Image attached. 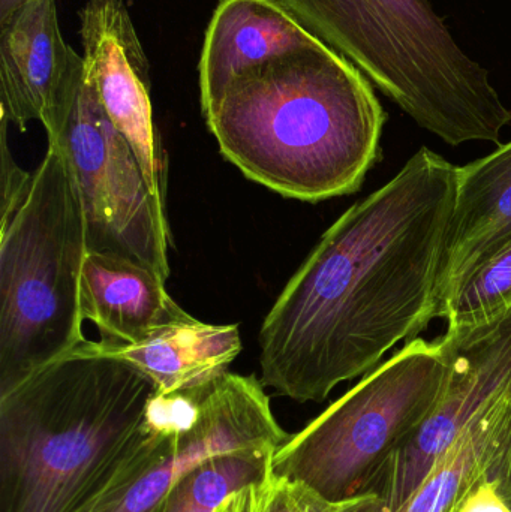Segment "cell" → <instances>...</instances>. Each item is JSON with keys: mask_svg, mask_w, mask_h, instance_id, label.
<instances>
[{"mask_svg": "<svg viewBox=\"0 0 511 512\" xmlns=\"http://www.w3.org/2000/svg\"><path fill=\"white\" fill-rule=\"evenodd\" d=\"M456 179L422 147L323 234L261 325L264 387L324 402L428 327Z\"/></svg>", "mask_w": 511, "mask_h": 512, "instance_id": "obj_1", "label": "cell"}, {"mask_svg": "<svg viewBox=\"0 0 511 512\" xmlns=\"http://www.w3.org/2000/svg\"><path fill=\"white\" fill-rule=\"evenodd\" d=\"M180 430L149 376L87 340L0 393V512H99Z\"/></svg>", "mask_w": 511, "mask_h": 512, "instance_id": "obj_2", "label": "cell"}, {"mask_svg": "<svg viewBox=\"0 0 511 512\" xmlns=\"http://www.w3.org/2000/svg\"><path fill=\"white\" fill-rule=\"evenodd\" d=\"M204 117L249 180L305 203L360 191L387 120L371 81L320 39L231 81Z\"/></svg>", "mask_w": 511, "mask_h": 512, "instance_id": "obj_3", "label": "cell"}, {"mask_svg": "<svg viewBox=\"0 0 511 512\" xmlns=\"http://www.w3.org/2000/svg\"><path fill=\"white\" fill-rule=\"evenodd\" d=\"M420 128L450 146L500 144L511 110L429 0H281Z\"/></svg>", "mask_w": 511, "mask_h": 512, "instance_id": "obj_4", "label": "cell"}, {"mask_svg": "<svg viewBox=\"0 0 511 512\" xmlns=\"http://www.w3.org/2000/svg\"><path fill=\"white\" fill-rule=\"evenodd\" d=\"M0 393L87 342L80 306L87 225L54 143L14 215L0 222Z\"/></svg>", "mask_w": 511, "mask_h": 512, "instance_id": "obj_5", "label": "cell"}, {"mask_svg": "<svg viewBox=\"0 0 511 512\" xmlns=\"http://www.w3.org/2000/svg\"><path fill=\"white\" fill-rule=\"evenodd\" d=\"M446 381L447 361L437 340H408L290 435L273 454L272 471L330 502L356 498L378 466L431 414Z\"/></svg>", "mask_w": 511, "mask_h": 512, "instance_id": "obj_6", "label": "cell"}, {"mask_svg": "<svg viewBox=\"0 0 511 512\" xmlns=\"http://www.w3.org/2000/svg\"><path fill=\"white\" fill-rule=\"evenodd\" d=\"M45 132L71 165L86 215L87 249L135 259L167 282L171 240L164 201L150 191L84 66Z\"/></svg>", "mask_w": 511, "mask_h": 512, "instance_id": "obj_7", "label": "cell"}, {"mask_svg": "<svg viewBox=\"0 0 511 512\" xmlns=\"http://www.w3.org/2000/svg\"><path fill=\"white\" fill-rule=\"evenodd\" d=\"M447 381L426 420L369 478L362 493L335 502L336 512H398L458 436L511 394V307L482 324L447 327L437 337Z\"/></svg>", "mask_w": 511, "mask_h": 512, "instance_id": "obj_8", "label": "cell"}, {"mask_svg": "<svg viewBox=\"0 0 511 512\" xmlns=\"http://www.w3.org/2000/svg\"><path fill=\"white\" fill-rule=\"evenodd\" d=\"M288 438L261 379L225 372L198 388L194 418L168 450L99 512H164L173 487L204 460L242 451H278Z\"/></svg>", "mask_w": 511, "mask_h": 512, "instance_id": "obj_9", "label": "cell"}, {"mask_svg": "<svg viewBox=\"0 0 511 512\" xmlns=\"http://www.w3.org/2000/svg\"><path fill=\"white\" fill-rule=\"evenodd\" d=\"M80 21L87 77L108 119L131 146L150 191L164 201L149 60L131 15L122 0H89Z\"/></svg>", "mask_w": 511, "mask_h": 512, "instance_id": "obj_10", "label": "cell"}, {"mask_svg": "<svg viewBox=\"0 0 511 512\" xmlns=\"http://www.w3.org/2000/svg\"><path fill=\"white\" fill-rule=\"evenodd\" d=\"M83 56L66 44L56 0H30L0 21V113L20 132L53 125Z\"/></svg>", "mask_w": 511, "mask_h": 512, "instance_id": "obj_11", "label": "cell"}, {"mask_svg": "<svg viewBox=\"0 0 511 512\" xmlns=\"http://www.w3.org/2000/svg\"><path fill=\"white\" fill-rule=\"evenodd\" d=\"M511 248V141L458 167L455 201L438 265L432 319L465 280Z\"/></svg>", "mask_w": 511, "mask_h": 512, "instance_id": "obj_12", "label": "cell"}, {"mask_svg": "<svg viewBox=\"0 0 511 512\" xmlns=\"http://www.w3.org/2000/svg\"><path fill=\"white\" fill-rule=\"evenodd\" d=\"M398 512H511V394L458 436Z\"/></svg>", "mask_w": 511, "mask_h": 512, "instance_id": "obj_13", "label": "cell"}, {"mask_svg": "<svg viewBox=\"0 0 511 512\" xmlns=\"http://www.w3.org/2000/svg\"><path fill=\"white\" fill-rule=\"evenodd\" d=\"M315 41L317 36L281 0H221L207 27L198 65L203 114L240 75Z\"/></svg>", "mask_w": 511, "mask_h": 512, "instance_id": "obj_14", "label": "cell"}, {"mask_svg": "<svg viewBox=\"0 0 511 512\" xmlns=\"http://www.w3.org/2000/svg\"><path fill=\"white\" fill-rule=\"evenodd\" d=\"M81 316L93 322L105 345H132L185 310L170 297L165 280L135 259L87 252L80 286Z\"/></svg>", "mask_w": 511, "mask_h": 512, "instance_id": "obj_15", "label": "cell"}, {"mask_svg": "<svg viewBox=\"0 0 511 512\" xmlns=\"http://www.w3.org/2000/svg\"><path fill=\"white\" fill-rule=\"evenodd\" d=\"M152 379L162 396L186 393L228 372L242 352L239 325H215L185 313L132 345L96 343Z\"/></svg>", "mask_w": 511, "mask_h": 512, "instance_id": "obj_16", "label": "cell"}, {"mask_svg": "<svg viewBox=\"0 0 511 512\" xmlns=\"http://www.w3.org/2000/svg\"><path fill=\"white\" fill-rule=\"evenodd\" d=\"M275 453L242 451L204 460L173 487L164 512H215L231 493L266 477Z\"/></svg>", "mask_w": 511, "mask_h": 512, "instance_id": "obj_17", "label": "cell"}, {"mask_svg": "<svg viewBox=\"0 0 511 512\" xmlns=\"http://www.w3.org/2000/svg\"><path fill=\"white\" fill-rule=\"evenodd\" d=\"M511 307V248L474 271L455 292L440 319L447 327L482 324Z\"/></svg>", "mask_w": 511, "mask_h": 512, "instance_id": "obj_18", "label": "cell"}, {"mask_svg": "<svg viewBox=\"0 0 511 512\" xmlns=\"http://www.w3.org/2000/svg\"><path fill=\"white\" fill-rule=\"evenodd\" d=\"M215 512H336V504L311 487L270 471L231 493Z\"/></svg>", "mask_w": 511, "mask_h": 512, "instance_id": "obj_19", "label": "cell"}, {"mask_svg": "<svg viewBox=\"0 0 511 512\" xmlns=\"http://www.w3.org/2000/svg\"><path fill=\"white\" fill-rule=\"evenodd\" d=\"M0 123H2V132H0V164H2V173H0V185H2V201H0V209H2V219L6 221L9 216L17 212L18 207L23 203L29 192L30 183H32V174L21 170L17 162L12 158L11 150L8 146V117L0 114Z\"/></svg>", "mask_w": 511, "mask_h": 512, "instance_id": "obj_20", "label": "cell"}, {"mask_svg": "<svg viewBox=\"0 0 511 512\" xmlns=\"http://www.w3.org/2000/svg\"><path fill=\"white\" fill-rule=\"evenodd\" d=\"M27 2H30V0H0V21L6 20L15 9L20 8Z\"/></svg>", "mask_w": 511, "mask_h": 512, "instance_id": "obj_21", "label": "cell"}]
</instances>
